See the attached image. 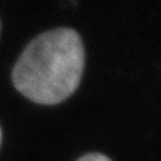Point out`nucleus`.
<instances>
[{"mask_svg":"<svg viewBox=\"0 0 161 161\" xmlns=\"http://www.w3.org/2000/svg\"><path fill=\"white\" fill-rule=\"evenodd\" d=\"M85 50L71 28L36 36L19 57L12 71L14 85L36 103L54 105L69 98L82 78Z\"/></svg>","mask_w":161,"mask_h":161,"instance_id":"obj_1","label":"nucleus"},{"mask_svg":"<svg viewBox=\"0 0 161 161\" xmlns=\"http://www.w3.org/2000/svg\"><path fill=\"white\" fill-rule=\"evenodd\" d=\"M78 161H110L106 156L101 154V153H90V154H86L83 157H80Z\"/></svg>","mask_w":161,"mask_h":161,"instance_id":"obj_2","label":"nucleus"},{"mask_svg":"<svg viewBox=\"0 0 161 161\" xmlns=\"http://www.w3.org/2000/svg\"><path fill=\"white\" fill-rule=\"evenodd\" d=\"M0 142H2V129H0Z\"/></svg>","mask_w":161,"mask_h":161,"instance_id":"obj_3","label":"nucleus"}]
</instances>
